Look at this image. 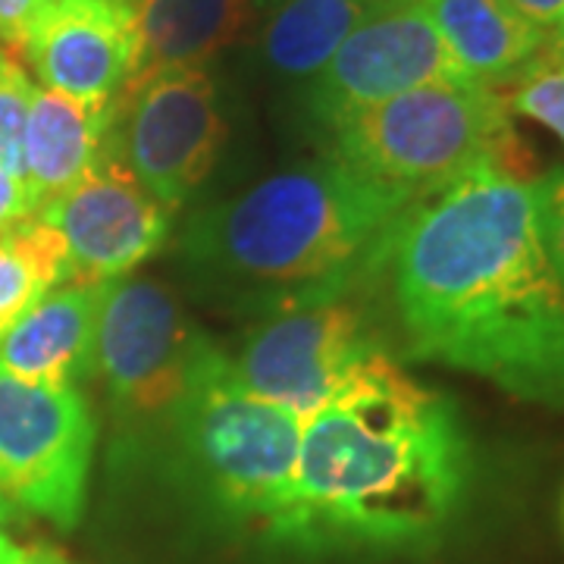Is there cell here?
I'll return each instance as SVG.
<instances>
[{
    "label": "cell",
    "instance_id": "cell-1",
    "mask_svg": "<svg viewBox=\"0 0 564 564\" xmlns=\"http://www.w3.org/2000/svg\"><path fill=\"white\" fill-rule=\"evenodd\" d=\"M367 289L383 295L392 358L455 367L564 411V280L533 180L477 163L408 204Z\"/></svg>",
    "mask_w": 564,
    "mask_h": 564
},
{
    "label": "cell",
    "instance_id": "cell-2",
    "mask_svg": "<svg viewBox=\"0 0 564 564\" xmlns=\"http://www.w3.org/2000/svg\"><path fill=\"white\" fill-rule=\"evenodd\" d=\"M470 477L458 404L373 351L302 423L292 499L270 540L302 552H426L455 524Z\"/></svg>",
    "mask_w": 564,
    "mask_h": 564
},
{
    "label": "cell",
    "instance_id": "cell-3",
    "mask_svg": "<svg viewBox=\"0 0 564 564\" xmlns=\"http://www.w3.org/2000/svg\"><path fill=\"white\" fill-rule=\"evenodd\" d=\"M408 204L323 154L202 207L182 229L180 261L207 302L273 317L367 289Z\"/></svg>",
    "mask_w": 564,
    "mask_h": 564
},
{
    "label": "cell",
    "instance_id": "cell-4",
    "mask_svg": "<svg viewBox=\"0 0 564 564\" xmlns=\"http://www.w3.org/2000/svg\"><path fill=\"white\" fill-rule=\"evenodd\" d=\"M161 433L182 480L217 518L273 533L292 499L302 421L242 389L229 351L204 348Z\"/></svg>",
    "mask_w": 564,
    "mask_h": 564
},
{
    "label": "cell",
    "instance_id": "cell-5",
    "mask_svg": "<svg viewBox=\"0 0 564 564\" xmlns=\"http://www.w3.org/2000/svg\"><path fill=\"white\" fill-rule=\"evenodd\" d=\"M326 158L364 180L421 198L477 163L521 173L511 110L489 85H423L348 110L321 129Z\"/></svg>",
    "mask_w": 564,
    "mask_h": 564
},
{
    "label": "cell",
    "instance_id": "cell-6",
    "mask_svg": "<svg viewBox=\"0 0 564 564\" xmlns=\"http://www.w3.org/2000/svg\"><path fill=\"white\" fill-rule=\"evenodd\" d=\"M210 339L182 311L173 289L151 276L104 282L95 377L120 430L161 433L182 402Z\"/></svg>",
    "mask_w": 564,
    "mask_h": 564
},
{
    "label": "cell",
    "instance_id": "cell-7",
    "mask_svg": "<svg viewBox=\"0 0 564 564\" xmlns=\"http://www.w3.org/2000/svg\"><path fill=\"white\" fill-rule=\"evenodd\" d=\"M98 443L91 404L73 386H39L0 367V514L73 530Z\"/></svg>",
    "mask_w": 564,
    "mask_h": 564
},
{
    "label": "cell",
    "instance_id": "cell-8",
    "mask_svg": "<svg viewBox=\"0 0 564 564\" xmlns=\"http://www.w3.org/2000/svg\"><path fill=\"white\" fill-rule=\"evenodd\" d=\"M373 351H389L380 326L358 295H345L263 317L229 364L242 389L304 423Z\"/></svg>",
    "mask_w": 564,
    "mask_h": 564
},
{
    "label": "cell",
    "instance_id": "cell-9",
    "mask_svg": "<svg viewBox=\"0 0 564 564\" xmlns=\"http://www.w3.org/2000/svg\"><path fill=\"white\" fill-rule=\"evenodd\" d=\"M217 82L207 66L166 69L117 104L110 144L144 185V192L176 214L214 166L226 144Z\"/></svg>",
    "mask_w": 564,
    "mask_h": 564
},
{
    "label": "cell",
    "instance_id": "cell-10",
    "mask_svg": "<svg viewBox=\"0 0 564 564\" xmlns=\"http://www.w3.org/2000/svg\"><path fill=\"white\" fill-rule=\"evenodd\" d=\"M423 85H480L464 73L421 0H377L307 85V113L329 126L348 110Z\"/></svg>",
    "mask_w": 564,
    "mask_h": 564
},
{
    "label": "cell",
    "instance_id": "cell-11",
    "mask_svg": "<svg viewBox=\"0 0 564 564\" xmlns=\"http://www.w3.org/2000/svg\"><path fill=\"white\" fill-rule=\"evenodd\" d=\"M35 217L61 232L69 251V282L85 285L129 276L173 232V214L132 176L110 144V132L95 166L39 207Z\"/></svg>",
    "mask_w": 564,
    "mask_h": 564
},
{
    "label": "cell",
    "instance_id": "cell-12",
    "mask_svg": "<svg viewBox=\"0 0 564 564\" xmlns=\"http://www.w3.org/2000/svg\"><path fill=\"white\" fill-rule=\"evenodd\" d=\"M41 88L107 110L132 73V13L113 0H54L20 51Z\"/></svg>",
    "mask_w": 564,
    "mask_h": 564
},
{
    "label": "cell",
    "instance_id": "cell-13",
    "mask_svg": "<svg viewBox=\"0 0 564 564\" xmlns=\"http://www.w3.org/2000/svg\"><path fill=\"white\" fill-rule=\"evenodd\" d=\"M101 285L66 282L41 295L0 336V367L25 383L73 386L95 377Z\"/></svg>",
    "mask_w": 564,
    "mask_h": 564
},
{
    "label": "cell",
    "instance_id": "cell-14",
    "mask_svg": "<svg viewBox=\"0 0 564 564\" xmlns=\"http://www.w3.org/2000/svg\"><path fill=\"white\" fill-rule=\"evenodd\" d=\"M258 17L254 0H141L132 10V73L122 98L158 73L207 66Z\"/></svg>",
    "mask_w": 564,
    "mask_h": 564
},
{
    "label": "cell",
    "instance_id": "cell-15",
    "mask_svg": "<svg viewBox=\"0 0 564 564\" xmlns=\"http://www.w3.org/2000/svg\"><path fill=\"white\" fill-rule=\"evenodd\" d=\"M113 113L117 107L95 110L51 88L32 91L22 139V182L29 185L35 207L54 202L95 166Z\"/></svg>",
    "mask_w": 564,
    "mask_h": 564
},
{
    "label": "cell",
    "instance_id": "cell-16",
    "mask_svg": "<svg viewBox=\"0 0 564 564\" xmlns=\"http://www.w3.org/2000/svg\"><path fill=\"white\" fill-rule=\"evenodd\" d=\"M464 73L502 88L543 51L549 32L527 20L511 0H421Z\"/></svg>",
    "mask_w": 564,
    "mask_h": 564
},
{
    "label": "cell",
    "instance_id": "cell-17",
    "mask_svg": "<svg viewBox=\"0 0 564 564\" xmlns=\"http://www.w3.org/2000/svg\"><path fill=\"white\" fill-rule=\"evenodd\" d=\"M377 0H276L258 32L263 66L282 79H314Z\"/></svg>",
    "mask_w": 564,
    "mask_h": 564
},
{
    "label": "cell",
    "instance_id": "cell-18",
    "mask_svg": "<svg viewBox=\"0 0 564 564\" xmlns=\"http://www.w3.org/2000/svg\"><path fill=\"white\" fill-rule=\"evenodd\" d=\"M69 282V251L63 236L41 220L22 217L0 229V336L22 314Z\"/></svg>",
    "mask_w": 564,
    "mask_h": 564
},
{
    "label": "cell",
    "instance_id": "cell-19",
    "mask_svg": "<svg viewBox=\"0 0 564 564\" xmlns=\"http://www.w3.org/2000/svg\"><path fill=\"white\" fill-rule=\"evenodd\" d=\"M511 113L540 122L564 141V35L549 32L543 51L496 88Z\"/></svg>",
    "mask_w": 564,
    "mask_h": 564
},
{
    "label": "cell",
    "instance_id": "cell-20",
    "mask_svg": "<svg viewBox=\"0 0 564 564\" xmlns=\"http://www.w3.org/2000/svg\"><path fill=\"white\" fill-rule=\"evenodd\" d=\"M35 85L10 51L0 47V170L22 180V139Z\"/></svg>",
    "mask_w": 564,
    "mask_h": 564
},
{
    "label": "cell",
    "instance_id": "cell-21",
    "mask_svg": "<svg viewBox=\"0 0 564 564\" xmlns=\"http://www.w3.org/2000/svg\"><path fill=\"white\" fill-rule=\"evenodd\" d=\"M533 202H536L545 251L564 280V166L533 180Z\"/></svg>",
    "mask_w": 564,
    "mask_h": 564
},
{
    "label": "cell",
    "instance_id": "cell-22",
    "mask_svg": "<svg viewBox=\"0 0 564 564\" xmlns=\"http://www.w3.org/2000/svg\"><path fill=\"white\" fill-rule=\"evenodd\" d=\"M54 0H0V47L20 61L25 39Z\"/></svg>",
    "mask_w": 564,
    "mask_h": 564
},
{
    "label": "cell",
    "instance_id": "cell-23",
    "mask_svg": "<svg viewBox=\"0 0 564 564\" xmlns=\"http://www.w3.org/2000/svg\"><path fill=\"white\" fill-rule=\"evenodd\" d=\"M35 210L39 207H35L29 185L20 176H10V173L0 170V229L22 220V217H32Z\"/></svg>",
    "mask_w": 564,
    "mask_h": 564
},
{
    "label": "cell",
    "instance_id": "cell-24",
    "mask_svg": "<svg viewBox=\"0 0 564 564\" xmlns=\"http://www.w3.org/2000/svg\"><path fill=\"white\" fill-rule=\"evenodd\" d=\"M527 20L543 32H558L564 22V0H511Z\"/></svg>",
    "mask_w": 564,
    "mask_h": 564
},
{
    "label": "cell",
    "instance_id": "cell-25",
    "mask_svg": "<svg viewBox=\"0 0 564 564\" xmlns=\"http://www.w3.org/2000/svg\"><path fill=\"white\" fill-rule=\"evenodd\" d=\"M7 564H73L66 555H61L57 549L51 545H22L20 555Z\"/></svg>",
    "mask_w": 564,
    "mask_h": 564
},
{
    "label": "cell",
    "instance_id": "cell-26",
    "mask_svg": "<svg viewBox=\"0 0 564 564\" xmlns=\"http://www.w3.org/2000/svg\"><path fill=\"white\" fill-rule=\"evenodd\" d=\"M3 524H7V518L0 514V564L13 562V558L20 555V549H22V545H17L13 540H10V533L3 530Z\"/></svg>",
    "mask_w": 564,
    "mask_h": 564
},
{
    "label": "cell",
    "instance_id": "cell-27",
    "mask_svg": "<svg viewBox=\"0 0 564 564\" xmlns=\"http://www.w3.org/2000/svg\"><path fill=\"white\" fill-rule=\"evenodd\" d=\"M113 3H120L122 10H129V13H132V10H135V7H139L141 0H113Z\"/></svg>",
    "mask_w": 564,
    "mask_h": 564
},
{
    "label": "cell",
    "instance_id": "cell-28",
    "mask_svg": "<svg viewBox=\"0 0 564 564\" xmlns=\"http://www.w3.org/2000/svg\"><path fill=\"white\" fill-rule=\"evenodd\" d=\"M254 3H258V7H261V13H267V10H270V7H273V3H276V0H254Z\"/></svg>",
    "mask_w": 564,
    "mask_h": 564
},
{
    "label": "cell",
    "instance_id": "cell-29",
    "mask_svg": "<svg viewBox=\"0 0 564 564\" xmlns=\"http://www.w3.org/2000/svg\"><path fill=\"white\" fill-rule=\"evenodd\" d=\"M558 32H562V35H564V22H562V29H558Z\"/></svg>",
    "mask_w": 564,
    "mask_h": 564
}]
</instances>
